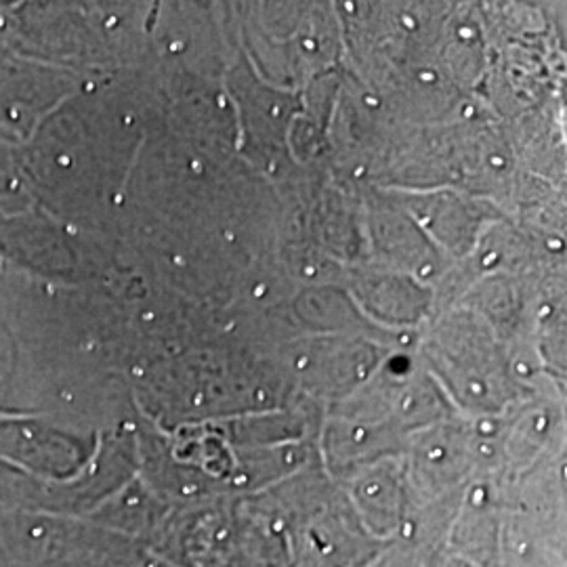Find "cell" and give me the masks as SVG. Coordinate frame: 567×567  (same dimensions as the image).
Returning a JSON list of instances; mask_svg holds the SVG:
<instances>
[{
  "label": "cell",
  "instance_id": "6da1fadb",
  "mask_svg": "<svg viewBox=\"0 0 567 567\" xmlns=\"http://www.w3.org/2000/svg\"><path fill=\"white\" fill-rule=\"evenodd\" d=\"M402 23H404L405 30H414V28H416V21L412 20L410 16H404Z\"/></svg>",
  "mask_w": 567,
  "mask_h": 567
},
{
  "label": "cell",
  "instance_id": "7a4b0ae2",
  "mask_svg": "<svg viewBox=\"0 0 567 567\" xmlns=\"http://www.w3.org/2000/svg\"><path fill=\"white\" fill-rule=\"evenodd\" d=\"M496 259H498V255H496V252H492V255H486V259H484V267H489V265L496 264Z\"/></svg>",
  "mask_w": 567,
  "mask_h": 567
},
{
  "label": "cell",
  "instance_id": "3957f363",
  "mask_svg": "<svg viewBox=\"0 0 567 567\" xmlns=\"http://www.w3.org/2000/svg\"><path fill=\"white\" fill-rule=\"evenodd\" d=\"M421 81L433 82L435 81V74H433V72H429V70H426V72H421Z\"/></svg>",
  "mask_w": 567,
  "mask_h": 567
},
{
  "label": "cell",
  "instance_id": "277c9868",
  "mask_svg": "<svg viewBox=\"0 0 567 567\" xmlns=\"http://www.w3.org/2000/svg\"><path fill=\"white\" fill-rule=\"evenodd\" d=\"M561 246H564L561 240H555V238H553V240H548V248H550V250H561Z\"/></svg>",
  "mask_w": 567,
  "mask_h": 567
},
{
  "label": "cell",
  "instance_id": "5b68a950",
  "mask_svg": "<svg viewBox=\"0 0 567 567\" xmlns=\"http://www.w3.org/2000/svg\"><path fill=\"white\" fill-rule=\"evenodd\" d=\"M489 164H492V166H498V168H501V166H505V161H503L501 156H492V158H489Z\"/></svg>",
  "mask_w": 567,
  "mask_h": 567
},
{
  "label": "cell",
  "instance_id": "8992f818",
  "mask_svg": "<svg viewBox=\"0 0 567 567\" xmlns=\"http://www.w3.org/2000/svg\"><path fill=\"white\" fill-rule=\"evenodd\" d=\"M303 49H307V51H313V49H316V41H311V39H305Z\"/></svg>",
  "mask_w": 567,
  "mask_h": 567
},
{
  "label": "cell",
  "instance_id": "52a82bcc",
  "mask_svg": "<svg viewBox=\"0 0 567 567\" xmlns=\"http://www.w3.org/2000/svg\"><path fill=\"white\" fill-rule=\"evenodd\" d=\"M461 37H465V39H468V37H473V32H471L468 28H463V30H461Z\"/></svg>",
  "mask_w": 567,
  "mask_h": 567
},
{
  "label": "cell",
  "instance_id": "ba28073f",
  "mask_svg": "<svg viewBox=\"0 0 567 567\" xmlns=\"http://www.w3.org/2000/svg\"><path fill=\"white\" fill-rule=\"evenodd\" d=\"M264 292L265 286H259V288H255V295H257V297H264Z\"/></svg>",
  "mask_w": 567,
  "mask_h": 567
},
{
  "label": "cell",
  "instance_id": "9c48e42d",
  "mask_svg": "<svg viewBox=\"0 0 567 567\" xmlns=\"http://www.w3.org/2000/svg\"><path fill=\"white\" fill-rule=\"evenodd\" d=\"M426 274H431V265H425V267H421V276H426Z\"/></svg>",
  "mask_w": 567,
  "mask_h": 567
},
{
  "label": "cell",
  "instance_id": "30bf717a",
  "mask_svg": "<svg viewBox=\"0 0 567 567\" xmlns=\"http://www.w3.org/2000/svg\"><path fill=\"white\" fill-rule=\"evenodd\" d=\"M548 313H550V309H548V307H543V309H540V316H543V318H547Z\"/></svg>",
  "mask_w": 567,
  "mask_h": 567
},
{
  "label": "cell",
  "instance_id": "8fae6325",
  "mask_svg": "<svg viewBox=\"0 0 567 567\" xmlns=\"http://www.w3.org/2000/svg\"><path fill=\"white\" fill-rule=\"evenodd\" d=\"M365 103H368V105H379V100H372V97H368Z\"/></svg>",
  "mask_w": 567,
  "mask_h": 567
},
{
  "label": "cell",
  "instance_id": "7c38bea8",
  "mask_svg": "<svg viewBox=\"0 0 567 567\" xmlns=\"http://www.w3.org/2000/svg\"><path fill=\"white\" fill-rule=\"evenodd\" d=\"M465 116L466 118H468V116H473V107H466Z\"/></svg>",
  "mask_w": 567,
  "mask_h": 567
}]
</instances>
